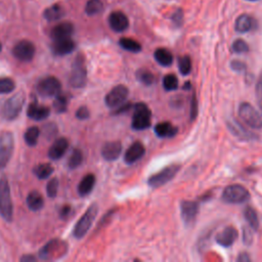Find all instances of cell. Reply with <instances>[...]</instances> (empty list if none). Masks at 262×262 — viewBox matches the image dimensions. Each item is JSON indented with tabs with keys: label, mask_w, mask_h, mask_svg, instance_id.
Listing matches in <instances>:
<instances>
[{
	"label": "cell",
	"mask_w": 262,
	"mask_h": 262,
	"mask_svg": "<svg viewBox=\"0 0 262 262\" xmlns=\"http://www.w3.org/2000/svg\"><path fill=\"white\" fill-rule=\"evenodd\" d=\"M26 95L19 91L6 99L0 106V116L5 120H14L23 110L25 104Z\"/></svg>",
	"instance_id": "obj_1"
},
{
	"label": "cell",
	"mask_w": 262,
	"mask_h": 262,
	"mask_svg": "<svg viewBox=\"0 0 262 262\" xmlns=\"http://www.w3.org/2000/svg\"><path fill=\"white\" fill-rule=\"evenodd\" d=\"M0 215L7 222L12 220L13 206L10 194V187L6 176L0 177Z\"/></svg>",
	"instance_id": "obj_2"
},
{
	"label": "cell",
	"mask_w": 262,
	"mask_h": 262,
	"mask_svg": "<svg viewBox=\"0 0 262 262\" xmlns=\"http://www.w3.org/2000/svg\"><path fill=\"white\" fill-rule=\"evenodd\" d=\"M87 80V70L85 58L83 54H78L73 62L72 72L70 76V84L75 88H82L85 86Z\"/></svg>",
	"instance_id": "obj_3"
},
{
	"label": "cell",
	"mask_w": 262,
	"mask_h": 262,
	"mask_svg": "<svg viewBox=\"0 0 262 262\" xmlns=\"http://www.w3.org/2000/svg\"><path fill=\"white\" fill-rule=\"evenodd\" d=\"M238 115L243 122L255 130L262 129V116L249 102H242L238 106Z\"/></svg>",
	"instance_id": "obj_4"
},
{
	"label": "cell",
	"mask_w": 262,
	"mask_h": 262,
	"mask_svg": "<svg viewBox=\"0 0 262 262\" xmlns=\"http://www.w3.org/2000/svg\"><path fill=\"white\" fill-rule=\"evenodd\" d=\"M221 198L227 204H243L250 199V192L241 184H231L223 189Z\"/></svg>",
	"instance_id": "obj_5"
},
{
	"label": "cell",
	"mask_w": 262,
	"mask_h": 262,
	"mask_svg": "<svg viewBox=\"0 0 262 262\" xmlns=\"http://www.w3.org/2000/svg\"><path fill=\"white\" fill-rule=\"evenodd\" d=\"M97 213H98L97 205L92 204L86 210V212L83 214V216L78 220V222L76 223V225L74 227V230H73V233H74L75 237L82 238L87 233V231L91 227Z\"/></svg>",
	"instance_id": "obj_6"
},
{
	"label": "cell",
	"mask_w": 262,
	"mask_h": 262,
	"mask_svg": "<svg viewBox=\"0 0 262 262\" xmlns=\"http://www.w3.org/2000/svg\"><path fill=\"white\" fill-rule=\"evenodd\" d=\"M151 112L143 102L134 105V114L132 117V128L135 130H144L150 126Z\"/></svg>",
	"instance_id": "obj_7"
},
{
	"label": "cell",
	"mask_w": 262,
	"mask_h": 262,
	"mask_svg": "<svg viewBox=\"0 0 262 262\" xmlns=\"http://www.w3.org/2000/svg\"><path fill=\"white\" fill-rule=\"evenodd\" d=\"M14 149L13 134L4 131L0 134V171L6 167Z\"/></svg>",
	"instance_id": "obj_8"
},
{
	"label": "cell",
	"mask_w": 262,
	"mask_h": 262,
	"mask_svg": "<svg viewBox=\"0 0 262 262\" xmlns=\"http://www.w3.org/2000/svg\"><path fill=\"white\" fill-rule=\"evenodd\" d=\"M179 169H180L179 165L172 164L162 169L161 171L157 172L156 174H152L151 176H149L147 179V184L152 188L160 187L166 184L167 182H169L171 179H173V177L178 173Z\"/></svg>",
	"instance_id": "obj_9"
},
{
	"label": "cell",
	"mask_w": 262,
	"mask_h": 262,
	"mask_svg": "<svg viewBox=\"0 0 262 262\" xmlns=\"http://www.w3.org/2000/svg\"><path fill=\"white\" fill-rule=\"evenodd\" d=\"M61 84L59 80L53 76H48L41 79L37 84V91L41 96L50 97L55 96L60 92Z\"/></svg>",
	"instance_id": "obj_10"
},
{
	"label": "cell",
	"mask_w": 262,
	"mask_h": 262,
	"mask_svg": "<svg viewBox=\"0 0 262 262\" xmlns=\"http://www.w3.org/2000/svg\"><path fill=\"white\" fill-rule=\"evenodd\" d=\"M128 94L129 89L125 85H117L105 95L104 102L108 107L117 108L126 101Z\"/></svg>",
	"instance_id": "obj_11"
},
{
	"label": "cell",
	"mask_w": 262,
	"mask_h": 262,
	"mask_svg": "<svg viewBox=\"0 0 262 262\" xmlns=\"http://www.w3.org/2000/svg\"><path fill=\"white\" fill-rule=\"evenodd\" d=\"M12 53L21 61H30L35 55V45L29 40H21L14 45Z\"/></svg>",
	"instance_id": "obj_12"
},
{
	"label": "cell",
	"mask_w": 262,
	"mask_h": 262,
	"mask_svg": "<svg viewBox=\"0 0 262 262\" xmlns=\"http://www.w3.org/2000/svg\"><path fill=\"white\" fill-rule=\"evenodd\" d=\"M66 244L58 239H52L48 242L39 252V257L44 260L53 259L57 257V253L62 254L66 248Z\"/></svg>",
	"instance_id": "obj_13"
},
{
	"label": "cell",
	"mask_w": 262,
	"mask_h": 262,
	"mask_svg": "<svg viewBox=\"0 0 262 262\" xmlns=\"http://www.w3.org/2000/svg\"><path fill=\"white\" fill-rule=\"evenodd\" d=\"M180 213L183 222L186 225H191L199 213V204L192 201H182L180 203Z\"/></svg>",
	"instance_id": "obj_14"
},
{
	"label": "cell",
	"mask_w": 262,
	"mask_h": 262,
	"mask_svg": "<svg viewBox=\"0 0 262 262\" xmlns=\"http://www.w3.org/2000/svg\"><path fill=\"white\" fill-rule=\"evenodd\" d=\"M108 25L115 32L121 33L128 29L129 19L127 15L122 11H113L108 15Z\"/></svg>",
	"instance_id": "obj_15"
},
{
	"label": "cell",
	"mask_w": 262,
	"mask_h": 262,
	"mask_svg": "<svg viewBox=\"0 0 262 262\" xmlns=\"http://www.w3.org/2000/svg\"><path fill=\"white\" fill-rule=\"evenodd\" d=\"M237 236H238V232L236 228L233 226H227L223 230L217 233L216 242L221 247L228 248L236 241Z\"/></svg>",
	"instance_id": "obj_16"
},
{
	"label": "cell",
	"mask_w": 262,
	"mask_h": 262,
	"mask_svg": "<svg viewBox=\"0 0 262 262\" xmlns=\"http://www.w3.org/2000/svg\"><path fill=\"white\" fill-rule=\"evenodd\" d=\"M145 152V147L140 141L133 142L124 155V161L127 164H133L138 161Z\"/></svg>",
	"instance_id": "obj_17"
},
{
	"label": "cell",
	"mask_w": 262,
	"mask_h": 262,
	"mask_svg": "<svg viewBox=\"0 0 262 262\" xmlns=\"http://www.w3.org/2000/svg\"><path fill=\"white\" fill-rule=\"evenodd\" d=\"M122 152V144L120 141H110L104 143L101 148V156L106 161L117 160Z\"/></svg>",
	"instance_id": "obj_18"
},
{
	"label": "cell",
	"mask_w": 262,
	"mask_h": 262,
	"mask_svg": "<svg viewBox=\"0 0 262 262\" xmlns=\"http://www.w3.org/2000/svg\"><path fill=\"white\" fill-rule=\"evenodd\" d=\"M74 32V26L69 21H62L57 24L50 32L51 38L54 40L71 38Z\"/></svg>",
	"instance_id": "obj_19"
},
{
	"label": "cell",
	"mask_w": 262,
	"mask_h": 262,
	"mask_svg": "<svg viewBox=\"0 0 262 262\" xmlns=\"http://www.w3.org/2000/svg\"><path fill=\"white\" fill-rule=\"evenodd\" d=\"M68 147H69V141L67 138L64 137L57 138L54 140V142L50 146L48 150V157L51 160H58L64 155Z\"/></svg>",
	"instance_id": "obj_20"
},
{
	"label": "cell",
	"mask_w": 262,
	"mask_h": 262,
	"mask_svg": "<svg viewBox=\"0 0 262 262\" xmlns=\"http://www.w3.org/2000/svg\"><path fill=\"white\" fill-rule=\"evenodd\" d=\"M255 28H256L255 18L247 13L241 14L234 23V29L238 33H247L252 31Z\"/></svg>",
	"instance_id": "obj_21"
},
{
	"label": "cell",
	"mask_w": 262,
	"mask_h": 262,
	"mask_svg": "<svg viewBox=\"0 0 262 262\" xmlns=\"http://www.w3.org/2000/svg\"><path fill=\"white\" fill-rule=\"evenodd\" d=\"M52 51L56 55H66L75 49V42L71 38L54 40L52 44Z\"/></svg>",
	"instance_id": "obj_22"
},
{
	"label": "cell",
	"mask_w": 262,
	"mask_h": 262,
	"mask_svg": "<svg viewBox=\"0 0 262 262\" xmlns=\"http://www.w3.org/2000/svg\"><path fill=\"white\" fill-rule=\"evenodd\" d=\"M49 108L44 105L38 104L36 101L30 103L27 110V115L29 118L36 120V121H41L46 119L49 116Z\"/></svg>",
	"instance_id": "obj_23"
},
{
	"label": "cell",
	"mask_w": 262,
	"mask_h": 262,
	"mask_svg": "<svg viewBox=\"0 0 262 262\" xmlns=\"http://www.w3.org/2000/svg\"><path fill=\"white\" fill-rule=\"evenodd\" d=\"M155 133L161 138H170L176 135L177 127L173 126L170 122H161L158 123L155 128Z\"/></svg>",
	"instance_id": "obj_24"
},
{
	"label": "cell",
	"mask_w": 262,
	"mask_h": 262,
	"mask_svg": "<svg viewBox=\"0 0 262 262\" xmlns=\"http://www.w3.org/2000/svg\"><path fill=\"white\" fill-rule=\"evenodd\" d=\"M94 184H95V176L93 174H91V173L85 175L81 179V181H80V183L78 185V192H79V194L81 196H85V195L89 194L92 191V189L94 187Z\"/></svg>",
	"instance_id": "obj_25"
},
{
	"label": "cell",
	"mask_w": 262,
	"mask_h": 262,
	"mask_svg": "<svg viewBox=\"0 0 262 262\" xmlns=\"http://www.w3.org/2000/svg\"><path fill=\"white\" fill-rule=\"evenodd\" d=\"M227 125H228V128L231 130V132L242 139H252L253 137H256L253 133L249 132L244 126L238 124V122L234 119L230 122H227Z\"/></svg>",
	"instance_id": "obj_26"
},
{
	"label": "cell",
	"mask_w": 262,
	"mask_h": 262,
	"mask_svg": "<svg viewBox=\"0 0 262 262\" xmlns=\"http://www.w3.org/2000/svg\"><path fill=\"white\" fill-rule=\"evenodd\" d=\"M27 205H28L30 210L39 211L43 208L44 199H43L42 194L39 191L33 190L27 196Z\"/></svg>",
	"instance_id": "obj_27"
},
{
	"label": "cell",
	"mask_w": 262,
	"mask_h": 262,
	"mask_svg": "<svg viewBox=\"0 0 262 262\" xmlns=\"http://www.w3.org/2000/svg\"><path fill=\"white\" fill-rule=\"evenodd\" d=\"M155 59L163 67H169L173 62L172 53L166 48H158L154 53Z\"/></svg>",
	"instance_id": "obj_28"
},
{
	"label": "cell",
	"mask_w": 262,
	"mask_h": 262,
	"mask_svg": "<svg viewBox=\"0 0 262 262\" xmlns=\"http://www.w3.org/2000/svg\"><path fill=\"white\" fill-rule=\"evenodd\" d=\"M63 14L64 10L59 4H53L44 11V17L49 21H54L61 18Z\"/></svg>",
	"instance_id": "obj_29"
},
{
	"label": "cell",
	"mask_w": 262,
	"mask_h": 262,
	"mask_svg": "<svg viewBox=\"0 0 262 262\" xmlns=\"http://www.w3.org/2000/svg\"><path fill=\"white\" fill-rule=\"evenodd\" d=\"M244 216H245L249 226L253 230H258V228H259V218H258V214H257L256 210L251 206H247L244 210Z\"/></svg>",
	"instance_id": "obj_30"
},
{
	"label": "cell",
	"mask_w": 262,
	"mask_h": 262,
	"mask_svg": "<svg viewBox=\"0 0 262 262\" xmlns=\"http://www.w3.org/2000/svg\"><path fill=\"white\" fill-rule=\"evenodd\" d=\"M119 44L120 46L127 50V51H130V52H139L141 51L142 47H141V44L139 42H137L136 40L134 39H131V38H127V37H124V38H121L119 40Z\"/></svg>",
	"instance_id": "obj_31"
},
{
	"label": "cell",
	"mask_w": 262,
	"mask_h": 262,
	"mask_svg": "<svg viewBox=\"0 0 262 262\" xmlns=\"http://www.w3.org/2000/svg\"><path fill=\"white\" fill-rule=\"evenodd\" d=\"M68 103H69V97L64 93H57L55 95V98L53 100V108L56 113H64L68 108Z\"/></svg>",
	"instance_id": "obj_32"
},
{
	"label": "cell",
	"mask_w": 262,
	"mask_h": 262,
	"mask_svg": "<svg viewBox=\"0 0 262 262\" xmlns=\"http://www.w3.org/2000/svg\"><path fill=\"white\" fill-rule=\"evenodd\" d=\"M33 172L39 179H46L52 174L53 167L48 163H42V164L37 165L34 168Z\"/></svg>",
	"instance_id": "obj_33"
},
{
	"label": "cell",
	"mask_w": 262,
	"mask_h": 262,
	"mask_svg": "<svg viewBox=\"0 0 262 262\" xmlns=\"http://www.w3.org/2000/svg\"><path fill=\"white\" fill-rule=\"evenodd\" d=\"M39 135H40V129L37 126H32L27 129V131L25 132L24 138L28 145L34 146L38 141Z\"/></svg>",
	"instance_id": "obj_34"
},
{
	"label": "cell",
	"mask_w": 262,
	"mask_h": 262,
	"mask_svg": "<svg viewBox=\"0 0 262 262\" xmlns=\"http://www.w3.org/2000/svg\"><path fill=\"white\" fill-rule=\"evenodd\" d=\"M103 10V3L101 0H88L85 6V11L88 15H95Z\"/></svg>",
	"instance_id": "obj_35"
},
{
	"label": "cell",
	"mask_w": 262,
	"mask_h": 262,
	"mask_svg": "<svg viewBox=\"0 0 262 262\" xmlns=\"http://www.w3.org/2000/svg\"><path fill=\"white\" fill-rule=\"evenodd\" d=\"M136 78L137 80L144 84V85H151L155 82V76L154 74L145 69H140L136 72Z\"/></svg>",
	"instance_id": "obj_36"
},
{
	"label": "cell",
	"mask_w": 262,
	"mask_h": 262,
	"mask_svg": "<svg viewBox=\"0 0 262 262\" xmlns=\"http://www.w3.org/2000/svg\"><path fill=\"white\" fill-rule=\"evenodd\" d=\"M82 162H83V154H82V151L79 148H75L72 151V154H71V156H70V158L68 160L69 167L71 169H75V168L79 167Z\"/></svg>",
	"instance_id": "obj_37"
},
{
	"label": "cell",
	"mask_w": 262,
	"mask_h": 262,
	"mask_svg": "<svg viewBox=\"0 0 262 262\" xmlns=\"http://www.w3.org/2000/svg\"><path fill=\"white\" fill-rule=\"evenodd\" d=\"M163 87L167 91L175 90L178 87V80L174 74H168L163 78Z\"/></svg>",
	"instance_id": "obj_38"
},
{
	"label": "cell",
	"mask_w": 262,
	"mask_h": 262,
	"mask_svg": "<svg viewBox=\"0 0 262 262\" xmlns=\"http://www.w3.org/2000/svg\"><path fill=\"white\" fill-rule=\"evenodd\" d=\"M178 69L182 75H188L191 71V59L188 55L179 57L178 59Z\"/></svg>",
	"instance_id": "obj_39"
},
{
	"label": "cell",
	"mask_w": 262,
	"mask_h": 262,
	"mask_svg": "<svg viewBox=\"0 0 262 262\" xmlns=\"http://www.w3.org/2000/svg\"><path fill=\"white\" fill-rule=\"evenodd\" d=\"M15 89V83L12 79L4 77L0 78V94H6Z\"/></svg>",
	"instance_id": "obj_40"
},
{
	"label": "cell",
	"mask_w": 262,
	"mask_h": 262,
	"mask_svg": "<svg viewBox=\"0 0 262 262\" xmlns=\"http://www.w3.org/2000/svg\"><path fill=\"white\" fill-rule=\"evenodd\" d=\"M232 50L235 53H246L249 51V45L245 40L236 39L232 43Z\"/></svg>",
	"instance_id": "obj_41"
},
{
	"label": "cell",
	"mask_w": 262,
	"mask_h": 262,
	"mask_svg": "<svg viewBox=\"0 0 262 262\" xmlns=\"http://www.w3.org/2000/svg\"><path fill=\"white\" fill-rule=\"evenodd\" d=\"M58 190V179L52 178L49 180L46 186V192L49 198H55Z\"/></svg>",
	"instance_id": "obj_42"
},
{
	"label": "cell",
	"mask_w": 262,
	"mask_h": 262,
	"mask_svg": "<svg viewBox=\"0 0 262 262\" xmlns=\"http://www.w3.org/2000/svg\"><path fill=\"white\" fill-rule=\"evenodd\" d=\"M171 19L175 26H177V27L181 26L183 23V11L181 9H177L171 16Z\"/></svg>",
	"instance_id": "obj_43"
},
{
	"label": "cell",
	"mask_w": 262,
	"mask_h": 262,
	"mask_svg": "<svg viewBox=\"0 0 262 262\" xmlns=\"http://www.w3.org/2000/svg\"><path fill=\"white\" fill-rule=\"evenodd\" d=\"M243 242L248 246H250L253 243V234L250 228L248 227H244L243 229Z\"/></svg>",
	"instance_id": "obj_44"
},
{
	"label": "cell",
	"mask_w": 262,
	"mask_h": 262,
	"mask_svg": "<svg viewBox=\"0 0 262 262\" xmlns=\"http://www.w3.org/2000/svg\"><path fill=\"white\" fill-rule=\"evenodd\" d=\"M198 115V100L195 97V94L191 97V103H190V120H194Z\"/></svg>",
	"instance_id": "obj_45"
},
{
	"label": "cell",
	"mask_w": 262,
	"mask_h": 262,
	"mask_svg": "<svg viewBox=\"0 0 262 262\" xmlns=\"http://www.w3.org/2000/svg\"><path fill=\"white\" fill-rule=\"evenodd\" d=\"M89 115H90L89 110H88L85 105L80 106V107L77 110V112H76V117H77L78 119H80V120H85V119L89 118Z\"/></svg>",
	"instance_id": "obj_46"
},
{
	"label": "cell",
	"mask_w": 262,
	"mask_h": 262,
	"mask_svg": "<svg viewBox=\"0 0 262 262\" xmlns=\"http://www.w3.org/2000/svg\"><path fill=\"white\" fill-rule=\"evenodd\" d=\"M230 66H231V69L236 72H242L246 70V64L241 60H232Z\"/></svg>",
	"instance_id": "obj_47"
},
{
	"label": "cell",
	"mask_w": 262,
	"mask_h": 262,
	"mask_svg": "<svg viewBox=\"0 0 262 262\" xmlns=\"http://www.w3.org/2000/svg\"><path fill=\"white\" fill-rule=\"evenodd\" d=\"M256 94L260 99V101H262V73L260 74L258 81L256 83Z\"/></svg>",
	"instance_id": "obj_48"
},
{
	"label": "cell",
	"mask_w": 262,
	"mask_h": 262,
	"mask_svg": "<svg viewBox=\"0 0 262 262\" xmlns=\"http://www.w3.org/2000/svg\"><path fill=\"white\" fill-rule=\"evenodd\" d=\"M70 211H71L70 206H64V207L60 210V215H61V217H67V216L69 215Z\"/></svg>",
	"instance_id": "obj_49"
},
{
	"label": "cell",
	"mask_w": 262,
	"mask_h": 262,
	"mask_svg": "<svg viewBox=\"0 0 262 262\" xmlns=\"http://www.w3.org/2000/svg\"><path fill=\"white\" fill-rule=\"evenodd\" d=\"M237 261H250V257L248 256V254H246V253H241L239 255H238V257H237V259H236Z\"/></svg>",
	"instance_id": "obj_50"
},
{
	"label": "cell",
	"mask_w": 262,
	"mask_h": 262,
	"mask_svg": "<svg viewBox=\"0 0 262 262\" xmlns=\"http://www.w3.org/2000/svg\"><path fill=\"white\" fill-rule=\"evenodd\" d=\"M35 260H36V258L33 257V256H31V255L24 256L23 258H20V261H25V262H27V261H35Z\"/></svg>",
	"instance_id": "obj_51"
},
{
	"label": "cell",
	"mask_w": 262,
	"mask_h": 262,
	"mask_svg": "<svg viewBox=\"0 0 262 262\" xmlns=\"http://www.w3.org/2000/svg\"><path fill=\"white\" fill-rule=\"evenodd\" d=\"M190 87V84H189V82H187L186 84H185V86H183V89H187V88H189Z\"/></svg>",
	"instance_id": "obj_52"
},
{
	"label": "cell",
	"mask_w": 262,
	"mask_h": 262,
	"mask_svg": "<svg viewBox=\"0 0 262 262\" xmlns=\"http://www.w3.org/2000/svg\"><path fill=\"white\" fill-rule=\"evenodd\" d=\"M260 111H261V113H262V101L260 102Z\"/></svg>",
	"instance_id": "obj_53"
},
{
	"label": "cell",
	"mask_w": 262,
	"mask_h": 262,
	"mask_svg": "<svg viewBox=\"0 0 262 262\" xmlns=\"http://www.w3.org/2000/svg\"><path fill=\"white\" fill-rule=\"evenodd\" d=\"M1 49H2V45H1V43H0V51H1Z\"/></svg>",
	"instance_id": "obj_54"
},
{
	"label": "cell",
	"mask_w": 262,
	"mask_h": 262,
	"mask_svg": "<svg viewBox=\"0 0 262 262\" xmlns=\"http://www.w3.org/2000/svg\"><path fill=\"white\" fill-rule=\"evenodd\" d=\"M247 1H259V0H247Z\"/></svg>",
	"instance_id": "obj_55"
}]
</instances>
